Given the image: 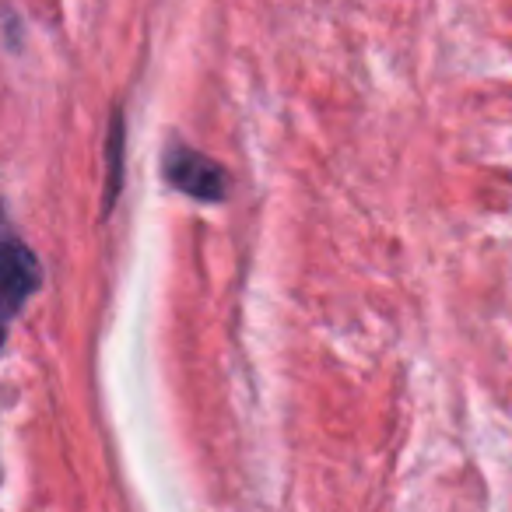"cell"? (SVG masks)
<instances>
[{"instance_id": "cell-1", "label": "cell", "mask_w": 512, "mask_h": 512, "mask_svg": "<svg viewBox=\"0 0 512 512\" xmlns=\"http://www.w3.org/2000/svg\"><path fill=\"white\" fill-rule=\"evenodd\" d=\"M162 172H165V183L169 186H176V190L186 193V197L207 200V204H218V200H225V193H228L225 169H221L214 158L183 148V144H172V148L165 151Z\"/></svg>"}, {"instance_id": "cell-2", "label": "cell", "mask_w": 512, "mask_h": 512, "mask_svg": "<svg viewBox=\"0 0 512 512\" xmlns=\"http://www.w3.org/2000/svg\"><path fill=\"white\" fill-rule=\"evenodd\" d=\"M39 260L25 242H18V235L8 232V242H4V309L8 316H15L22 309V302L29 299L39 288Z\"/></svg>"}, {"instance_id": "cell-3", "label": "cell", "mask_w": 512, "mask_h": 512, "mask_svg": "<svg viewBox=\"0 0 512 512\" xmlns=\"http://www.w3.org/2000/svg\"><path fill=\"white\" fill-rule=\"evenodd\" d=\"M120 158H123V120L116 116L109 127V186H106V207L116 204L120 193Z\"/></svg>"}]
</instances>
